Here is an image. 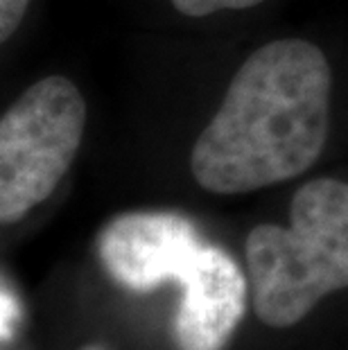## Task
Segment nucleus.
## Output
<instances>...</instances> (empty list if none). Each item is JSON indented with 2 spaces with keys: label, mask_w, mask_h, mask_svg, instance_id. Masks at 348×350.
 Listing matches in <instances>:
<instances>
[{
  "label": "nucleus",
  "mask_w": 348,
  "mask_h": 350,
  "mask_svg": "<svg viewBox=\"0 0 348 350\" xmlns=\"http://www.w3.org/2000/svg\"><path fill=\"white\" fill-rule=\"evenodd\" d=\"M263 0H172L176 12L186 14V16H209L215 12L224 10H249L254 5H260Z\"/></svg>",
  "instance_id": "nucleus-6"
},
{
  "label": "nucleus",
  "mask_w": 348,
  "mask_h": 350,
  "mask_svg": "<svg viewBox=\"0 0 348 350\" xmlns=\"http://www.w3.org/2000/svg\"><path fill=\"white\" fill-rule=\"evenodd\" d=\"M183 299L174 317L179 350H222L247 305V280L235 260L217 247H202L181 275Z\"/></svg>",
  "instance_id": "nucleus-5"
},
{
  "label": "nucleus",
  "mask_w": 348,
  "mask_h": 350,
  "mask_svg": "<svg viewBox=\"0 0 348 350\" xmlns=\"http://www.w3.org/2000/svg\"><path fill=\"white\" fill-rule=\"evenodd\" d=\"M16 308H14V299L7 292H3V339L10 337L12 327H14V312Z\"/></svg>",
  "instance_id": "nucleus-8"
},
{
  "label": "nucleus",
  "mask_w": 348,
  "mask_h": 350,
  "mask_svg": "<svg viewBox=\"0 0 348 350\" xmlns=\"http://www.w3.org/2000/svg\"><path fill=\"white\" fill-rule=\"evenodd\" d=\"M330 91V64L310 41L258 48L192 145L195 181L215 195H240L303 174L328 138Z\"/></svg>",
  "instance_id": "nucleus-1"
},
{
  "label": "nucleus",
  "mask_w": 348,
  "mask_h": 350,
  "mask_svg": "<svg viewBox=\"0 0 348 350\" xmlns=\"http://www.w3.org/2000/svg\"><path fill=\"white\" fill-rule=\"evenodd\" d=\"M79 350H111V348L105 344H88V346H81Z\"/></svg>",
  "instance_id": "nucleus-9"
},
{
  "label": "nucleus",
  "mask_w": 348,
  "mask_h": 350,
  "mask_svg": "<svg viewBox=\"0 0 348 350\" xmlns=\"http://www.w3.org/2000/svg\"><path fill=\"white\" fill-rule=\"evenodd\" d=\"M79 88L50 75L25 88L0 120V221L14 224L46 201L68 172L84 138Z\"/></svg>",
  "instance_id": "nucleus-3"
},
{
  "label": "nucleus",
  "mask_w": 348,
  "mask_h": 350,
  "mask_svg": "<svg viewBox=\"0 0 348 350\" xmlns=\"http://www.w3.org/2000/svg\"><path fill=\"white\" fill-rule=\"evenodd\" d=\"M29 0H0V41H7L23 23Z\"/></svg>",
  "instance_id": "nucleus-7"
},
{
  "label": "nucleus",
  "mask_w": 348,
  "mask_h": 350,
  "mask_svg": "<svg viewBox=\"0 0 348 350\" xmlns=\"http://www.w3.org/2000/svg\"><path fill=\"white\" fill-rule=\"evenodd\" d=\"M202 247L195 224L176 213H127L98 237V258L118 285L147 294L165 280H181Z\"/></svg>",
  "instance_id": "nucleus-4"
},
{
  "label": "nucleus",
  "mask_w": 348,
  "mask_h": 350,
  "mask_svg": "<svg viewBox=\"0 0 348 350\" xmlns=\"http://www.w3.org/2000/svg\"><path fill=\"white\" fill-rule=\"evenodd\" d=\"M244 253L256 317L269 327L299 323L323 296L348 287V183L301 185L290 226H256Z\"/></svg>",
  "instance_id": "nucleus-2"
}]
</instances>
